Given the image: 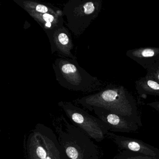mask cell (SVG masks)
<instances>
[{
	"label": "cell",
	"instance_id": "1",
	"mask_svg": "<svg viewBox=\"0 0 159 159\" xmlns=\"http://www.w3.org/2000/svg\"><path fill=\"white\" fill-rule=\"evenodd\" d=\"M91 104L124 117L137 115L134 97L122 85H108L106 89L90 98Z\"/></svg>",
	"mask_w": 159,
	"mask_h": 159
},
{
	"label": "cell",
	"instance_id": "2",
	"mask_svg": "<svg viewBox=\"0 0 159 159\" xmlns=\"http://www.w3.org/2000/svg\"><path fill=\"white\" fill-rule=\"evenodd\" d=\"M127 57L133 59L147 70L159 61V47H140L127 51Z\"/></svg>",
	"mask_w": 159,
	"mask_h": 159
},
{
	"label": "cell",
	"instance_id": "3",
	"mask_svg": "<svg viewBox=\"0 0 159 159\" xmlns=\"http://www.w3.org/2000/svg\"><path fill=\"white\" fill-rule=\"evenodd\" d=\"M107 111V114L106 115L107 116L106 118L107 123L115 129L125 132H129L134 131L138 128L136 124L132 121L128 120L127 118L115 114L109 111Z\"/></svg>",
	"mask_w": 159,
	"mask_h": 159
},
{
	"label": "cell",
	"instance_id": "4",
	"mask_svg": "<svg viewBox=\"0 0 159 159\" xmlns=\"http://www.w3.org/2000/svg\"><path fill=\"white\" fill-rule=\"evenodd\" d=\"M135 84L139 94L159 96V83L154 79L145 76L136 81Z\"/></svg>",
	"mask_w": 159,
	"mask_h": 159
},
{
	"label": "cell",
	"instance_id": "5",
	"mask_svg": "<svg viewBox=\"0 0 159 159\" xmlns=\"http://www.w3.org/2000/svg\"><path fill=\"white\" fill-rule=\"evenodd\" d=\"M119 143H120L122 147H125V148L129 149L130 150L140 152L145 155L155 156L156 154L154 150L145 146L144 144H141L137 141L129 140H120Z\"/></svg>",
	"mask_w": 159,
	"mask_h": 159
},
{
	"label": "cell",
	"instance_id": "6",
	"mask_svg": "<svg viewBox=\"0 0 159 159\" xmlns=\"http://www.w3.org/2000/svg\"><path fill=\"white\" fill-rule=\"evenodd\" d=\"M146 76L150 77L159 83V61L149 67Z\"/></svg>",
	"mask_w": 159,
	"mask_h": 159
},
{
	"label": "cell",
	"instance_id": "7",
	"mask_svg": "<svg viewBox=\"0 0 159 159\" xmlns=\"http://www.w3.org/2000/svg\"><path fill=\"white\" fill-rule=\"evenodd\" d=\"M42 16V19L43 20L44 22H45V26L46 27L50 28L52 27V23L54 22L56 20L54 16L52 15L49 13H45L42 14L41 13Z\"/></svg>",
	"mask_w": 159,
	"mask_h": 159
},
{
	"label": "cell",
	"instance_id": "8",
	"mask_svg": "<svg viewBox=\"0 0 159 159\" xmlns=\"http://www.w3.org/2000/svg\"><path fill=\"white\" fill-rule=\"evenodd\" d=\"M57 39L60 44L63 46H67L69 42L68 36L65 33H60L58 35Z\"/></svg>",
	"mask_w": 159,
	"mask_h": 159
},
{
	"label": "cell",
	"instance_id": "9",
	"mask_svg": "<svg viewBox=\"0 0 159 159\" xmlns=\"http://www.w3.org/2000/svg\"><path fill=\"white\" fill-rule=\"evenodd\" d=\"M66 153L69 158L72 159H78L79 152L73 147H69L66 149Z\"/></svg>",
	"mask_w": 159,
	"mask_h": 159
},
{
	"label": "cell",
	"instance_id": "10",
	"mask_svg": "<svg viewBox=\"0 0 159 159\" xmlns=\"http://www.w3.org/2000/svg\"><path fill=\"white\" fill-rule=\"evenodd\" d=\"M34 8L35 11L39 13L45 14L49 12V9L47 7L42 4H37L35 6Z\"/></svg>",
	"mask_w": 159,
	"mask_h": 159
},
{
	"label": "cell",
	"instance_id": "11",
	"mask_svg": "<svg viewBox=\"0 0 159 159\" xmlns=\"http://www.w3.org/2000/svg\"><path fill=\"white\" fill-rule=\"evenodd\" d=\"M72 119L74 122L77 123L79 124H82L84 120L83 117L81 114L79 113H76V112L72 114Z\"/></svg>",
	"mask_w": 159,
	"mask_h": 159
},
{
	"label": "cell",
	"instance_id": "12",
	"mask_svg": "<svg viewBox=\"0 0 159 159\" xmlns=\"http://www.w3.org/2000/svg\"><path fill=\"white\" fill-rule=\"evenodd\" d=\"M37 153L40 159H45L46 158V152L42 147H39L37 148Z\"/></svg>",
	"mask_w": 159,
	"mask_h": 159
},
{
	"label": "cell",
	"instance_id": "13",
	"mask_svg": "<svg viewBox=\"0 0 159 159\" xmlns=\"http://www.w3.org/2000/svg\"><path fill=\"white\" fill-rule=\"evenodd\" d=\"M147 105L153 108L156 110L159 111V101H155V102L148 103L147 104Z\"/></svg>",
	"mask_w": 159,
	"mask_h": 159
},
{
	"label": "cell",
	"instance_id": "14",
	"mask_svg": "<svg viewBox=\"0 0 159 159\" xmlns=\"http://www.w3.org/2000/svg\"><path fill=\"white\" fill-rule=\"evenodd\" d=\"M45 159H51V158L50 157H47L45 158Z\"/></svg>",
	"mask_w": 159,
	"mask_h": 159
}]
</instances>
